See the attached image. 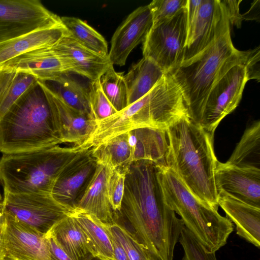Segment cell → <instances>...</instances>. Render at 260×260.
Here are the masks:
<instances>
[{
	"mask_svg": "<svg viewBox=\"0 0 260 260\" xmlns=\"http://www.w3.org/2000/svg\"><path fill=\"white\" fill-rule=\"evenodd\" d=\"M120 214L140 242L159 260H173L184 224L166 203L157 164L148 160L127 168Z\"/></svg>",
	"mask_w": 260,
	"mask_h": 260,
	"instance_id": "obj_1",
	"label": "cell"
},
{
	"mask_svg": "<svg viewBox=\"0 0 260 260\" xmlns=\"http://www.w3.org/2000/svg\"><path fill=\"white\" fill-rule=\"evenodd\" d=\"M168 149L165 165L171 169L199 200L217 209L215 174L218 160L214 134L183 117L166 130Z\"/></svg>",
	"mask_w": 260,
	"mask_h": 260,
	"instance_id": "obj_2",
	"label": "cell"
},
{
	"mask_svg": "<svg viewBox=\"0 0 260 260\" xmlns=\"http://www.w3.org/2000/svg\"><path fill=\"white\" fill-rule=\"evenodd\" d=\"M187 116L182 92L170 73L165 74L144 96L122 110L96 122L83 144L94 149L114 137L141 128L166 130Z\"/></svg>",
	"mask_w": 260,
	"mask_h": 260,
	"instance_id": "obj_3",
	"label": "cell"
},
{
	"mask_svg": "<svg viewBox=\"0 0 260 260\" xmlns=\"http://www.w3.org/2000/svg\"><path fill=\"white\" fill-rule=\"evenodd\" d=\"M219 1L220 14L214 41L170 73L182 92L188 118L197 125L207 96L222 68L240 51L233 45L227 14Z\"/></svg>",
	"mask_w": 260,
	"mask_h": 260,
	"instance_id": "obj_4",
	"label": "cell"
},
{
	"mask_svg": "<svg viewBox=\"0 0 260 260\" xmlns=\"http://www.w3.org/2000/svg\"><path fill=\"white\" fill-rule=\"evenodd\" d=\"M61 144L48 101L38 83L0 119V152L3 154Z\"/></svg>",
	"mask_w": 260,
	"mask_h": 260,
	"instance_id": "obj_5",
	"label": "cell"
},
{
	"mask_svg": "<svg viewBox=\"0 0 260 260\" xmlns=\"http://www.w3.org/2000/svg\"><path fill=\"white\" fill-rule=\"evenodd\" d=\"M165 201L204 250L216 252L225 245L233 223L216 209L197 198L171 169L156 163Z\"/></svg>",
	"mask_w": 260,
	"mask_h": 260,
	"instance_id": "obj_6",
	"label": "cell"
},
{
	"mask_svg": "<svg viewBox=\"0 0 260 260\" xmlns=\"http://www.w3.org/2000/svg\"><path fill=\"white\" fill-rule=\"evenodd\" d=\"M79 152L71 146L59 145L3 153L0 185L11 193L51 194L58 176Z\"/></svg>",
	"mask_w": 260,
	"mask_h": 260,
	"instance_id": "obj_7",
	"label": "cell"
},
{
	"mask_svg": "<svg viewBox=\"0 0 260 260\" xmlns=\"http://www.w3.org/2000/svg\"><path fill=\"white\" fill-rule=\"evenodd\" d=\"M247 51L239 52L222 68L210 90L197 125L214 134L220 121L238 106L248 81L244 66Z\"/></svg>",
	"mask_w": 260,
	"mask_h": 260,
	"instance_id": "obj_8",
	"label": "cell"
},
{
	"mask_svg": "<svg viewBox=\"0 0 260 260\" xmlns=\"http://www.w3.org/2000/svg\"><path fill=\"white\" fill-rule=\"evenodd\" d=\"M187 32L185 7L152 26L143 42V57L153 61L165 74L170 73L183 61Z\"/></svg>",
	"mask_w": 260,
	"mask_h": 260,
	"instance_id": "obj_9",
	"label": "cell"
},
{
	"mask_svg": "<svg viewBox=\"0 0 260 260\" xmlns=\"http://www.w3.org/2000/svg\"><path fill=\"white\" fill-rule=\"evenodd\" d=\"M2 203L5 214L44 235L74 209L57 202L51 194L11 193L4 191Z\"/></svg>",
	"mask_w": 260,
	"mask_h": 260,
	"instance_id": "obj_10",
	"label": "cell"
},
{
	"mask_svg": "<svg viewBox=\"0 0 260 260\" xmlns=\"http://www.w3.org/2000/svg\"><path fill=\"white\" fill-rule=\"evenodd\" d=\"M60 24V17L40 1L0 0V43Z\"/></svg>",
	"mask_w": 260,
	"mask_h": 260,
	"instance_id": "obj_11",
	"label": "cell"
},
{
	"mask_svg": "<svg viewBox=\"0 0 260 260\" xmlns=\"http://www.w3.org/2000/svg\"><path fill=\"white\" fill-rule=\"evenodd\" d=\"M49 105L55 132L62 144L74 148L82 145L93 132L96 121L89 114L79 111L64 103L46 84L38 80Z\"/></svg>",
	"mask_w": 260,
	"mask_h": 260,
	"instance_id": "obj_12",
	"label": "cell"
},
{
	"mask_svg": "<svg viewBox=\"0 0 260 260\" xmlns=\"http://www.w3.org/2000/svg\"><path fill=\"white\" fill-rule=\"evenodd\" d=\"M4 215L3 245L6 256L15 260H50L47 235Z\"/></svg>",
	"mask_w": 260,
	"mask_h": 260,
	"instance_id": "obj_13",
	"label": "cell"
},
{
	"mask_svg": "<svg viewBox=\"0 0 260 260\" xmlns=\"http://www.w3.org/2000/svg\"><path fill=\"white\" fill-rule=\"evenodd\" d=\"M153 26L148 5L136 8L117 28L111 40L108 57L111 63L125 65L132 50L143 42Z\"/></svg>",
	"mask_w": 260,
	"mask_h": 260,
	"instance_id": "obj_14",
	"label": "cell"
},
{
	"mask_svg": "<svg viewBox=\"0 0 260 260\" xmlns=\"http://www.w3.org/2000/svg\"><path fill=\"white\" fill-rule=\"evenodd\" d=\"M215 179L218 192L260 208V170L229 166L218 161Z\"/></svg>",
	"mask_w": 260,
	"mask_h": 260,
	"instance_id": "obj_15",
	"label": "cell"
},
{
	"mask_svg": "<svg viewBox=\"0 0 260 260\" xmlns=\"http://www.w3.org/2000/svg\"><path fill=\"white\" fill-rule=\"evenodd\" d=\"M113 170L109 166L96 161L95 170L78 196L74 206L106 224L114 220L108 199L109 183Z\"/></svg>",
	"mask_w": 260,
	"mask_h": 260,
	"instance_id": "obj_16",
	"label": "cell"
},
{
	"mask_svg": "<svg viewBox=\"0 0 260 260\" xmlns=\"http://www.w3.org/2000/svg\"><path fill=\"white\" fill-rule=\"evenodd\" d=\"M96 165L91 150L78 153L58 176L51 192L53 198L74 208L78 196L94 172Z\"/></svg>",
	"mask_w": 260,
	"mask_h": 260,
	"instance_id": "obj_17",
	"label": "cell"
},
{
	"mask_svg": "<svg viewBox=\"0 0 260 260\" xmlns=\"http://www.w3.org/2000/svg\"><path fill=\"white\" fill-rule=\"evenodd\" d=\"M53 47L63 60L69 73L85 77L90 81L100 79L113 65L108 56H101L86 48L68 33Z\"/></svg>",
	"mask_w": 260,
	"mask_h": 260,
	"instance_id": "obj_18",
	"label": "cell"
},
{
	"mask_svg": "<svg viewBox=\"0 0 260 260\" xmlns=\"http://www.w3.org/2000/svg\"><path fill=\"white\" fill-rule=\"evenodd\" d=\"M220 10L219 0H202L197 15L187 27L183 61L196 56L214 41Z\"/></svg>",
	"mask_w": 260,
	"mask_h": 260,
	"instance_id": "obj_19",
	"label": "cell"
},
{
	"mask_svg": "<svg viewBox=\"0 0 260 260\" xmlns=\"http://www.w3.org/2000/svg\"><path fill=\"white\" fill-rule=\"evenodd\" d=\"M54 46V45H53ZM53 46L33 50L15 57L2 66L34 75L38 81H55L68 69Z\"/></svg>",
	"mask_w": 260,
	"mask_h": 260,
	"instance_id": "obj_20",
	"label": "cell"
},
{
	"mask_svg": "<svg viewBox=\"0 0 260 260\" xmlns=\"http://www.w3.org/2000/svg\"><path fill=\"white\" fill-rule=\"evenodd\" d=\"M218 206L236 225L237 234L255 246H260V208L218 192Z\"/></svg>",
	"mask_w": 260,
	"mask_h": 260,
	"instance_id": "obj_21",
	"label": "cell"
},
{
	"mask_svg": "<svg viewBox=\"0 0 260 260\" xmlns=\"http://www.w3.org/2000/svg\"><path fill=\"white\" fill-rule=\"evenodd\" d=\"M62 25L40 29L0 43V67L35 49L52 46L68 34Z\"/></svg>",
	"mask_w": 260,
	"mask_h": 260,
	"instance_id": "obj_22",
	"label": "cell"
},
{
	"mask_svg": "<svg viewBox=\"0 0 260 260\" xmlns=\"http://www.w3.org/2000/svg\"><path fill=\"white\" fill-rule=\"evenodd\" d=\"M126 133L133 162L148 160L165 164L168 145L165 130L141 128Z\"/></svg>",
	"mask_w": 260,
	"mask_h": 260,
	"instance_id": "obj_23",
	"label": "cell"
},
{
	"mask_svg": "<svg viewBox=\"0 0 260 260\" xmlns=\"http://www.w3.org/2000/svg\"><path fill=\"white\" fill-rule=\"evenodd\" d=\"M70 213L48 233L73 260H86L93 255L91 248L85 235Z\"/></svg>",
	"mask_w": 260,
	"mask_h": 260,
	"instance_id": "obj_24",
	"label": "cell"
},
{
	"mask_svg": "<svg viewBox=\"0 0 260 260\" xmlns=\"http://www.w3.org/2000/svg\"><path fill=\"white\" fill-rule=\"evenodd\" d=\"M37 83L31 74L0 67V119Z\"/></svg>",
	"mask_w": 260,
	"mask_h": 260,
	"instance_id": "obj_25",
	"label": "cell"
},
{
	"mask_svg": "<svg viewBox=\"0 0 260 260\" xmlns=\"http://www.w3.org/2000/svg\"><path fill=\"white\" fill-rule=\"evenodd\" d=\"M165 74L151 59L143 57L124 75L128 95V106L146 95Z\"/></svg>",
	"mask_w": 260,
	"mask_h": 260,
	"instance_id": "obj_26",
	"label": "cell"
},
{
	"mask_svg": "<svg viewBox=\"0 0 260 260\" xmlns=\"http://www.w3.org/2000/svg\"><path fill=\"white\" fill-rule=\"evenodd\" d=\"M70 214L85 235L92 254L102 260H116L110 237L100 221L75 208Z\"/></svg>",
	"mask_w": 260,
	"mask_h": 260,
	"instance_id": "obj_27",
	"label": "cell"
},
{
	"mask_svg": "<svg viewBox=\"0 0 260 260\" xmlns=\"http://www.w3.org/2000/svg\"><path fill=\"white\" fill-rule=\"evenodd\" d=\"M224 164L260 170V121H254L244 131L233 153Z\"/></svg>",
	"mask_w": 260,
	"mask_h": 260,
	"instance_id": "obj_28",
	"label": "cell"
},
{
	"mask_svg": "<svg viewBox=\"0 0 260 260\" xmlns=\"http://www.w3.org/2000/svg\"><path fill=\"white\" fill-rule=\"evenodd\" d=\"M97 162L106 164L113 170H125L133 162L132 152L126 133L90 149Z\"/></svg>",
	"mask_w": 260,
	"mask_h": 260,
	"instance_id": "obj_29",
	"label": "cell"
},
{
	"mask_svg": "<svg viewBox=\"0 0 260 260\" xmlns=\"http://www.w3.org/2000/svg\"><path fill=\"white\" fill-rule=\"evenodd\" d=\"M43 82L67 104L91 115L88 87L71 77L69 73L55 81Z\"/></svg>",
	"mask_w": 260,
	"mask_h": 260,
	"instance_id": "obj_30",
	"label": "cell"
},
{
	"mask_svg": "<svg viewBox=\"0 0 260 260\" xmlns=\"http://www.w3.org/2000/svg\"><path fill=\"white\" fill-rule=\"evenodd\" d=\"M69 35L86 48L103 56H108V44L104 37L82 20L72 16L60 17Z\"/></svg>",
	"mask_w": 260,
	"mask_h": 260,
	"instance_id": "obj_31",
	"label": "cell"
},
{
	"mask_svg": "<svg viewBox=\"0 0 260 260\" xmlns=\"http://www.w3.org/2000/svg\"><path fill=\"white\" fill-rule=\"evenodd\" d=\"M100 222L120 244L129 260H159L140 242L126 225L115 219L110 224L104 223L100 221Z\"/></svg>",
	"mask_w": 260,
	"mask_h": 260,
	"instance_id": "obj_32",
	"label": "cell"
},
{
	"mask_svg": "<svg viewBox=\"0 0 260 260\" xmlns=\"http://www.w3.org/2000/svg\"><path fill=\"white\" fill-rule=\"evenodd\" d=\"M100 81L104 94L117 112L128 106V90L123 73L115 71L112 65Z\"/></svg>",
	"mask_w": 260,
	"mask_h": 260,
	"instance_id": "obj_33",
	"label": "cell"
},
{
	"mask_svg": "<svg viewBox=\"0 0 260 260\" xmlns=\"http://www.w3.org/2000/svg\"><path fill=\"white\" fill-rule=\"evenodd\" d=\"M88 88L90 114L96 122L117 112L104 94L100 79L90 81Z\"/></svg>",
	"mask_w": 260,
	"mask_h": 260,
	"instance_id": "obj_34",
	"label": "cell"
},
{
	"mask_svg": "<svg viewBox=\"0 0 260 260\" xmlns=\"http://www.w3.org/2000/svg\"><path fill=\"white\" fill-rule=\"evenodd\" d=\"M187 0H154L147 5L150 11L153 26L174 17L186 6Z\"/></svg>",
	"mask_w": 260,
	"mask_h": 260,
	"instance_id": "obj_35",
	"label": "cell"
},
{
	"mask_svg": "<svg viewBox=\"0 0 260 260\" xmlns=\"http://www.w3.org/2000/svg\"><path fill=\"white\" fill-rule=\"evenodd\" d=\"M184 254L182 260H217L215 252L206 251L194 236L184 226L179 237Z\"/></svg>",
	"mask_w": 260,
	"mask_h": 260,
	"instance_id": "obj_36",
	"label": "cell"
},
{
	"mask_svg": "<svg viewBox=\"0 0 260 260\" xmlns=\"http://www.w3.org/2000/svg\"><path fill=\"white\" fill-rule=\"evenodd\" d=\"M126 170H114L110 179L108 199L114 213H118L121 209Z\"/></svg>",
	"mask_w": 260,
	"mask_h": 260,
	"instance_id": "obj_37",
	"label": "cell"
},
{
	"mask_svg": "<svg viewBox=\"0 0 260 260\" xmlns=\"http://www.w3.org/2000/svg\"><path fill=\"white\" fill-rule=\"evenodd\" d=\"M260 49L257 46L254 49L247 51L244 67L246 70L248 80L255 79L259 81Z\"/></svg>",
	"mask_w": 260,
	"mask_h": 260,
	"instance_id": "obj_38",
	"label": "cell"
},
{
	"mask_svg": "<svg viewBox=\"0 0 260 260\" xmlns=\"http://www.w3.org/2000/svg\"><path fill=\"white\" fill-rule=\"evenodd\" d=\"M224 6L230 25H234L240 28L243 20L242 15L240 13L239 6L241 0H220Z\"/></svg>",
	"mask_w": 260,
	"mask_h": 260,
	"instance_id": "obj_39",
	"label": "cell"
},
{
	"mask_svg": "<svg viewBox=\"0 0 260 260\" xmlns=\"http://www.w3.org/2000/svg\"><path fill=\"white\" fill-rule=\"evenodd\" d=\"M47 236L49 242L50 260H73L60 248L50 233H48Z\"/></svg>",
	"mask_w": 260,
	"mask_h": 260,
	"instance_id": "obj_40",
	"label": "cell"
},
{
	"mask_svg": "<svg viewBox=\"0 0 260 260\" xmlns=\"http://www.w3.org/2000/svg\"><path fill=\"white\" fill-rule=\"evenodd\" d=\"M105 230L108 233L110 237L113 247L114 254L115 259L129 260L126 253L125 252V250H124L122 246L120 245V244L118 242V241L113 236V235L108 231H107L106 229Z\"/></svg>",
	"mask_w": 260,
	"mask_h": 260,
	"instance_id": "obj_41",
	"label": "cell"
},
{
	"mask_svg": "<svg viewBox=\"0 0 260 260\" xmlns=\"http://www.w3.org/2000/svg\"><path fill=\"white\" fill-rule=\"evenodd\" d=\"M4 226L5 215L2 201H0V259L6 256L3 245Z\"/></svg>",
	"mask_w": 260,
	"mask_h": 260,
	"instance_id": "obj_42",
	"label": "cell"
},
{
	"mask_svg": "<svg viewBox=\"0 0 260 260\" xmlns=\"http://www.w3.org/2000/svg\"><path fill=\"white\" fill-rule=\"evenodd\" d=\"M259 3V1H254L251 5L250 9L248 12L242 15L243 20H256L255 16L256 10L259 9V7L256 8Z\"/></svg>",
	"mask_w": 260,
	"mask_h": 260,
	"instance_id": "obj_43",
	"label": "cell"
},
{
	"mask_svg": "<svg viewBox=\"0 0 260 260\" xmlns=\"http://www.w3.org/2000/svg\"><path fill=\"white\" fill-rule=\"evenodd\" d=\"M86 260H102V259L96 256L92 255L90 257H89V258H88L87 259H86Z\"/></svg>",
	"mask_w": 260,
	"mask_h": 260,
	"instance_id": "obj_44",
	"label": "cell"
},
{
	"mask_svg": "<svg viewBox=\"0 0 260 260\" xmlns=\"http://www.w3.org/2000/svg\"><path fill=\"white\" fill-rule=\"evenodd\" d=\"M0 260H15V259L10 257L8 256H5L4 257L1 259Z\"/></svg>",
	"mask_w": 260,
	"mask_h": 260,
	"instance_id": "obj_45",
	"label": "cell"
},
{
	"mask_svg": "<svg viewBox=\"0 0 260 260\" xmlns=\"http://www.w3.org/2000/svg\"><path fill=\"white\" fill-rule=\"evenodd\" d=\"M0 201H1V202L3 201V199H2V197L1 196V193H0Z\"/></svg>",
	"mask_w": 260,
	"mask_h": 260,
	"instance_id": "obj_46",
	"label": "cell"
}]
</instances>
